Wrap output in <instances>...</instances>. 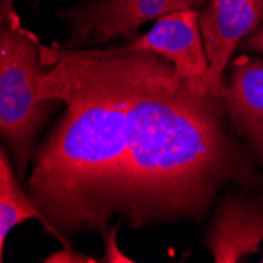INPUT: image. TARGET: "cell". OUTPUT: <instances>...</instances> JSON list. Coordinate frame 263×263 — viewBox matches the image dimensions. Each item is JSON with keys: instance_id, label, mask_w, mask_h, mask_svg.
<instances>
[{"instance_id": "ba28073f", "label": "cell", "mask_w": 263, "mask_h": 263, "mask_svg": "<svg viewBox=\"0 0 263 263\" xmlns=\"http://www.w3.org/2000/svg\"><path fill=\"white\" fill-rule=\"evenodd\" d=\"M224 106L232 129L263 164V59L240 57L233 62Z\"/></svg>"}, {"instance_id": "7c38bea8", "label": "cell", "mask_w": 263, "mask_h": 263, "mask_svg": "<svg viewBox=\"0 0 263 263\" xmlns=\"http://www.w3.org/2000/svg\"><path fill=\"white\" fill-rule=\"evenodd\" d=\"M13 0H0V29L7 24H11L13 21L19 19L13 8Z\"/></svg>"}, {"instance_id": "52a82bcc", "label": "cell", "mask_w": 263, "mask_h": 263, "mask_svg": "<svg viewBox=\"0 0 263 263\" xmlns=\"http://www.w3.org/2000/svg\"><path fill=\"white\" fill-rule=\"evenodd\" d=\"M263 241V197L227 196L210 227L206 245L216 263H235L255 254Z\"/></svg>"}, {"instance_id": "30bf717a", "label": "cell", "mask_w": 263, "mask_h": 263, "mask_svg": "<svg viewBox=\"0 0 263 263\" xmlns=\"http://www.w3.org/2000/svg\"><path fill=\"white\" fill-rule=\"evenodd\" d=\"M44 261H49V263H54V261H62V263H68V261H76V263H97V261H101L98 258H93V257H88V255H84V254H79L78 251H74V248L68 245V246H63L62 251L46 257Z\"/></svg>"}, {"instance_id": "4fadbf2b", "label": "cell", "mask_w": 263, "mask_h": 263, "mask_svg": "<svg viewBox=\"0 0 263 263\" xmlns=\"http://www.w3.org/2000/svg\"><path fill=\"white\" fill-rule=\"evenodd\" d=\"M243 46L246 47V49L263 52V27L257 29L252 35L246 36L243 41Z\"/></svg>"}, {"instance_id": "9c48e42d", "label": "cell", "mask_w": 263, "mask_h": 263, "mask_svg": "<svg viewBox=\"0 0 263 263\" xmlns=\"http://www.w3.org/2000/svg\"><path fill=\"white\" fill-rule=\"evenodd\" d=\"M36 219L41 226L43 214L30 199L26 186L22 187L7 152L0 145V261H4V248L7 235L19 224Z\"/></svg>"}, {"instance_id": "9a60e30c", "label": "cell", "mask_w": 263, "mask_h": 263, "mask_svg": "<svg viewBox=\"0 0 263 263\" xmlns=\"http://www.w3.org/2000/svg\"><path fill=\"white\" fill-rule=\"evenodd\" d=\"M13 2H14V0H13Z\"/></svg>"}, {"instance_id": "3957f363", "label": "cell", "mask_w": 263, "mask_h": 263, "mask_svg": "<svg viewBox=\"0 0 263 263\" xmlns=\"http://www.w3.org/2000/svg\"><path fill=\"white\" fill-rule=\"evenodd\" d=\"M43 71L41 43L24 30L19 19L0 29V139L11 152L21 180H26L47 120L63 107L60 100L40 97Z\"/></svg>"}, {"instance_id": "277c9868", "label": "cell", "mask_w": 263, "mask_h": 263, "mask_svg": "<svg viewBox=\"0 0 263 263\" xmlns=\"http://www.w3.org/2000/svg\"><path fill=\"white\" fill-rule=\"evenodd\" d=\"M205 4L206 0H88L60 14L69 27L66 47L131 35L148 21L180 10H199Z\"/></svg>"}, {"instance_id": "5bb4252c", "label": "cell", "mask_w": 263, "mask_h": 263, "mask_svg": "<svg viewBox=\"0 0 263 263\" xmlns=\"http://www.w3.org/2000/svg\"><path fill=\"white\" fill-rule=\"evenodd\" d=\"M261 261H263V255H261Z\"/></svg>"}, {"instance_id": "8992f818", "label": "cell", "mask_w": 263, "mask_h": 263, "mask_svg": "<svg viewBox=\"0 0 263 263\" xmlns=\"http://www.w3.org/2000/svg\"><path fill=\"white\" fill-rule=\"evenodd\" d=\"M128 47L162 55L194 91L214 95L206 81L210 62L199 26V10H180L156 19L155 26Z\"/></svg>"}, {"instance_id": "8fae6325", "label": "cell", "mask_w": 263, "mask_h": 263, "mask_svg": "<svg viewBox=\"0 0 263 263\" xmlns=\"http://www.w3.org/2000/svg\"><path fill=\"white\" fill-rule=\"evenodd\" d=\"M117 230H118V226L114 227L112 230H109L107 235L104 236L107 252H106V255L103 257L101 261H125V263H131L134 260L126 257L123 252H120V249L117 248Z\"/></svg>"}, {"instance_id": "5b68a950", "label": "cell", "mask_w": 263, "mask_h": 263, "mask_svg": "<svg viewBox=\"0 0 263 263\" xmlns=\"http://www.w3.org/2000/svg\"><path fill=\"white\" fill-rule=\"evenodd\" d=\"M263 22V0H206L199 26L210 62L208 85L224 98V71L235 49Z\"/></svg>"}, {"instance_id": "7a4b0ae2", "label": "cell", "mask_w": 263, "mask_h": 263, "mask_svg": "<svg viewBox=\"0 0 263 263\" xmlns=\"http://www.w3.org/2000/svg\"><path fill=\"white\" fill-rule=\"evenodd\" d=\"M38 91L63 112L40 142L26 189L44 230L63 246L110 230V202L126 148L136 49H81L41 43Z\"/></svg>"}, {"instance_id": "6da1fadb", "label": "cell", "mask_w": 263, "mask_h": 263, "mask_svg": "<svg viewBox=\"0 0 263 263\" xmlns=\"http://www.w3.org/2000/svg\"><path fill=\"white\" fill-rule=\"evenodd\" d=\"M229 181L263 191V177L232 134L224 98L194 91L167 59L136 49L110 219L133 229L200 221Z\"/></svg>"}]
</instances>
